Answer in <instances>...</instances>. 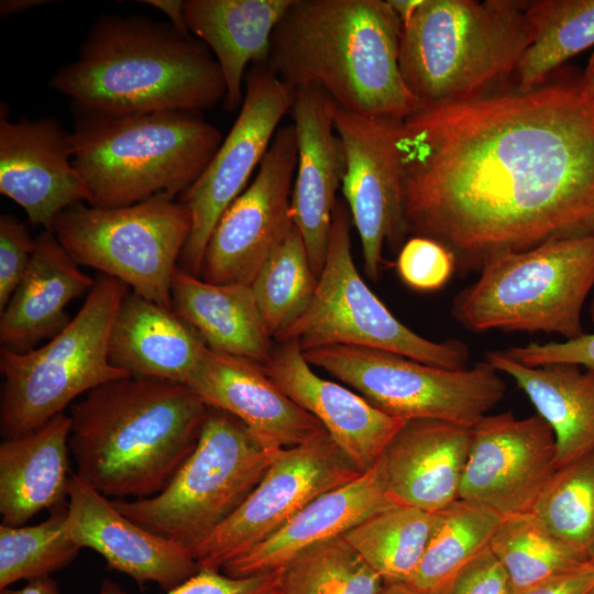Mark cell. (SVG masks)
I'll return each instance as SVG.
<instances>
[{
    "label": "cell",
    "mask_w": 594,
    "mask_h": 594,
    "mask_svg": "<svg viewBox=\"0 0 594 594\" xmlns=\"http://www.w3.org/2000/svg\"><path fill=\"white\" fill-rule=\"evenodd\" d=\"M397 145L407 231L447 246L460 275L594 235V97L579 79L420 106Z\"/></svg>",
    "instance_id": "cell-1"
},
{
    "label": "cell",
    "mask_w": 594,
    "mask_h": 594,
    "mask_svg": "<svg viewBox=\"0 0 594 594\" xmlns=\"http://www.w3.org/2000/svg\"><path fill=\"white\" fill-rule=\"evenodd\" d=\"M402 22L383 0H292L267 67L293 90L315 87L350 112L404 119L420 103L402 77Z\"/></svg>",
    "instance_id": "cell-2"
},
{
    "label": "cell",
    "mask_w": 594,
    "mask_h": 594,
    "mask_svg": "<svg viewBox=\"0 0 594 594\" xmlns=\"http://www.w3.org/2000/svg\"><path fill=\"white\" fill-rule=\"evenodd\" d=\"M208 410L182 383H105L70 407L75 474L108 498L156 495L195 449Z\"/></svg>",
    "instance_id": "cell-3"
},
{
    "label": "cell",
    "mask_w": 594,
    "mask_h": 594,
    "mask_svg": "<svg viewBox=\"0 0 594 594\" xmlns=\"http://www.w3.org/2000/svg\"><path fill=\"white\" fill-rule=\"evenodd\" d=\"M50 84L76 109L110 116L201 112L226 96L220 67L204 43L169 23L134 15L99 16L78 57Z\"/></svg>",
    "instance_id": "cell-4"
},
{
    "label": "cell",
    "mask_w": 594,
    "mask_h": 594,
    "mask_svg": "<svg viewBox=\"0 0 594 594\" xmlns=\"http://www.w3.org/2000/svg\"><path fill=\"white\" fill-rule=\"evenodd\" d=\"M222 135L201 112L123 116L75 108L73 163L97 208L180 198L204 173Z\"/></svg>",
    "instance_id": "cell-5"
},
{
    "label": "cell",
    "mask_w": 594,
    "mask_h": 594,
    "mask_svg": "<svg viewBox=\"0 0 594 594\" xmlns=\"http://www.w3.org/2000/svg\"><path fill=\"white\" fill-rule=\"evenodd\" d=\"M419 0L402 20L398 63L420 106L473 99L515 73L528 46L525 4Z\"/></svg>",
    "instance_id": "cell-6"
},
{
    "label": "cell",
    "mask_w": 594,
    "mask_h": 594,
    "mask_svg": "<svg viewBox=\"0 0 594 594\" xmlns=\"http://www.w3.org/2000/svg\"><path fill=\"white\" fill-rule=\"evenodd\" d=\"M459 292L452 316L472 332L584 333L582 310L594 287V235L549 241L490 258Z\"/></svg>",
    "instance_id": "cell-7"
},
{
    "label": "cell",
    "mask_w": 594,
    "mask_h": 594,
    "mask_svg": "<svg viewBox=\"0 0 594 594\" xmlns=\"http://www.w3.org/2000/svg\"><path fill=\"white\" fill-rule=\"evenodd\" d=\"M129 290L123 282L103 275L76 316L45 344L24 352L1 348L3 439L34 431L63 414L78 396L131 376L109 360L112 323Z\"/></svg>",
    "instance_id": "cell-8"
},
{
    "label": "cell",
    "mask_w": 594,
    "mask_h": 594,
    "mask_svg": "<svg viewBox=\"0 0 594 594\" xmlns=\"http://www.w3.org/2000/svg\"><path fill=\"white\" fill-rule=\"evenodd\" d=\"M278 451L232 415L209 407L195 449L162 492L112 502L134 522L193 553L243 504Z\"/></svg>",
    "instance_id": "cell-9"
},
{
    "label": "cell",
    "mask_w": 594,
    "mask_h": 594,
    "mask_svg": "<svg viewBox=\"0 0 594 594\" xmlns=\"http://www.w3.org/2000/svg\"><path fill=\"white\" fill-rule=\"evenodd\" d=\"M352 218L338 200L322 272L312 300L276 339L296 340L301 349L351 345L397 353L429 365L466 367L468 345L455 339H426L398 320L369 288L351 251Z\"/></svg>",
    "instance_id": "cell-10"
},
{
    "label": "cell",
    "mask_w": 594,
    "mask_h": 594,
    "mask_svg": "<svg viewBox=\"0 0 594 594\" xmlns=\"http://www.w3.org/2000/svg\"><path fill=\"white\" fill-rule=\"evenodd\" d=\"M316 365L352 387L385 414L473 427L504 397L505 381L486 360L444 369L363 346L329 345L304 351Z\"/></svg>",
    "instance_id": "cell-11"
},
{
    "label": "cell",
    "mask_w": 594,
    "mask_h": 594,
    "mask_svg": "<svg viewBox=\"0 0 594 594\" xmlns=\"http://www.w3.org/2000/svg\"><path fill=\"white\" fill-rule=\"evenodd\" d=\"M190 231L187 207L163 198L117 208L78 204L62 212L53 227L79 266L117 278L170 309L173 274Z\"/></svg>",
    "instance_id": "cell-12"
},
{
    "label": "cell",
    "mask_w": 594,
    "mask_h": 594,
    "mask_svg": "<svg viewBox=\"0 0 594 594\" xmlns=\"http://www.w3.org/2000/svg\"><path fill=\"white\" fill-rule=\"evenodd\" d=\"M362 473L326 430L279 450L243 504L195 548L198 568L221 571L280 530L315 498Z\"/></svg>",
    "instance_id": "cell-13"
},
{
    "label": "cell",
    "mask_w": 594,
    "mask_h": 594,
    "mask_svg": "<svg viewBox=\"0 0 594 594\" xmlns=\"http://www.w3.org/2000/svg\"><path fill=\"white\" fill-rule=\"evenodd\" d=\"M240 112L215 156L179 198L189 210L191 231L178 266L199 276L210 234L222 213L245 190L260 166L284 116L292 109L294 90L266 64L245 75Z\"/></svg>",
    "instance_id": "cell-14"
},
{
    "label": "cell",
    "mask_w": 594,
    "mask_h": 594,
    "mask_svg": "<svg viewBox=\"0 0 594 594\" xmlns=\"http://www.w3.org/2000/svg\"><path fill=\"white\" fill-rule=\"evenodd\" d=\"M297 143L293 124L279 127L252 183L215 226L200 278L251 285L294 227L290 216Z\"/></svg>",
    "instance_id": "cell-15"
},
{
    "label": "cell",
    "mask_w": 594,
    "mask_h": 594,
    "mask_svg": "<svg viewBox=\"0 0 594 594\" xmlns=\"http://www.w3.org/2000/svg\"><path fill=\"white\" fill-rule=\"evenodd\" d=\"M400 120L356 114L336 103L333 108L345 154L341 189L372 280L380 277L384 244L399 251L408 233L397 145Z\"/></svg>",
    "instance_id": "cell-16"
},
{
    "label": "cell",
    "mask_w": 594,
    "mask_h": 594,
    "mask_svg": "<svg viewBox=\"0 0 594 594\" xmlns=\"http://www.w3.org/2000/svg\"><path fill=\"white\" fill-rule=\"evenodd\" d=\"M557 470L556 438L539 415H486L472 428L459 498L502 517L529 513Z\"/></svg>",
    "instance_id": "cell-17"
},
{
    "label": "cell",
    "mask_w": 594,
    "mask_h": 594,
    "mask_svg": "<svg viewBox=\"0 0 594 594\" xmlns=\"http://www.w3.org/2000/svg\"><path fill=\"white\" fill-rule=\"evenodd\" d=\"M0 193L47 231L66 209L88 202L73 163L70 132L54 118L11 121L1 103Z\"/></svg>",
    "instance_id": "cell-18"
},
{
    "label": "cell",
    "mask_w": 594,
    "mask_h": 594,
    "mask_svg": "<svg viewBox=\"0 0 594 594\" xmlns=\"http://www.w3.org/2000/svg\"><path fill=\"white\" fill-rule=\"evenodd\" d=\"M65 528L74 543L96 551L108 569L141 587L156 583L168 591L199 570L188 548L134 522L76 474L69 480Z\"/></svg>",
    "instance_id": "cell-19"
},
{
    "label": "cell",
    "mask_w": 594,
    "mask_h": 594,
    "mask_svg": "<svg viewBox=\"0 0 594 594\" xmlns=\"http://www.w3.org/2000/svg\"><path fill=\"white\" fill-rule=\"evenodd\" d=\"M334 101L322 90H294L292 116L297 165L290 216L299 231L315 275L319 278L329 245L338 189L345 172V154L333 121Z\"/></svg>",
    "instance_id": "cell-20"
},
{
    "label": "cell",
    "mask_w": 594,
    "mask_h": 594,
    "mask_svg": "<svg viewBox=\"0 0 594 594\" xmlns=\"http://www.w3.org/2000/svg\"><path fill=\"white\" fill-rule=\"evenodd\" d=\"M262 367L292 400L322 425L361 472L378 461L405 424L362 395L316 374L296 340L282 341Z\"/></svg>",
    "instance_id": "cell-21"
},
{
    "label": "cell",
    "mask_w": 594,
    "mask_h": 594,
    "mask_svg": "<svg viewBox=\"0 0 594 594\" xmlns=\"http://www.w3.org/2000/svg\"><path fill=\"white\" fill-rule=\"evenodd\" d=\"M185 385L208 407L242 421L270 450L299 446L324 429L253 361L207 346Z\"/></svg>",
    "instance_id": "cell-22"
},
{
    "label": "cell",
    "mask_w": 594,
    "mask_h": 594,
    "mask_svg": "<svg viewBox=\"0 0 594 594\" xmlns=\"http://www.w3.org/2000/svg\"><path fill=\"white\" fill-rule=\"evenodd\" d=\"M472 428L437 419L405 421L380 458L391 502L437 513L459 499Z\"/></svg>",
    "instance_id": "cell-23"
},
{
    "label": "cell",
    "mask_w": 594,
    "mask_h": 594,
    "mask_svg": "<svg viewBox=\"0 0 594 594\" xmlns=\"http://www.w3.org/2000/svg\"><path fill=\"white\" fill-rule=\"evenodd\" d=\"M392 505L378 459L355 480L315 498L280 530L221 571L234 578L277 571L308 547L343 536Z\"/></svg>",
    "instance_id": "cell-24"
},
{
    "label": "cell",
    "mask_w": 594,
    "mask_h": 594,
    "mask_svg": "<svg viewBox=\"0 0 594 594\" xmlns=\"http://www.w3.org/2000/svg\"><path fill=\"white\" fill-rule=\"evenodd\" d=\"M95 283L79 270L54 232L42 230L24 276L1 310L2 348L24 352L56 336L70 321L67 306L89 293Z\"/></svg>",
    "instance_id": "cell-25"
},
{
    "label": "cell",
    "mask_w": 594,
    "mask_h": 594,
    "mask_svg": "<svg viewBox=\"0 0 594 594\" xmlns=\"http://www.w3.org/2000/svg\"><path fill=\"white\" fill-rule=\"evenodd\" d=\"M64 413L29 433L0 444L1 525L23 526L44 509L67 507L69 435Z\"/></svg>",
    "instance_id": "cell-26"
},
{
    "label": "cell",
    "mask_w": 594,
    "mask_h": 594,
    "mask_svg": "<svg viewBox=\"0 0 594 594\" xmlns=\"http://www.w3.org/2000/svg\"><path fill=\"white\" fill-rule=\"evenodd\" d=\"M206 349L173 309L130 289L112 323L109 360L131 376L185 384Z\"/></svg>",
    "instance_id": "cell-27"
},
{
    "label": "cell",
    "mask_w": 594,
    "mask_h": 594,
    "mask_svg": "<svg viewBox=\"0 0 594 594\" xmlns=\"http://www.w3.org/2000/svg\"><path fill=\"white\" fill-rule=\"evenodd\" d=\"M292 0H185L189 33L213 55L226 84L224 107L244 99L245 69L266 64L273 32Z\"/></svg>",
    "instance_id": "cell-28"
},
{
    "label": "cell",
    "mask_w": 594,
    "mask_h": 594,
    "mask_svg": "<svg viewBox=\"0 0 594 594\" xmlns=\"http://www.w3.org/2000/svg\"><path fill=\"white\" fill-rule=\"evenodd\" d=\"M173 310L215 351L264 365L271 354L267 331L250 285L213 284L176 267Z\"/></svg>",
    "instance_id": "cell-29"
},
{
    "label": "cell",
    "mask_w": 594,
    "mask_h": 594,
    "mask_svg": "<svg viewBox=\"0 0 594 594\" xmlns=\"http://www.w3.org/2000/svg\"><path fill=\"white\" fill-rule=\"evenodd\" d=\"M486 361L510 376L551 428L557 466L594 451V369L566 363L528 366L491 350Z\"/></svg>",
    "instance_id": "cell-30"
},
{
    "label": "cell",
    "mask_w": 594,
    "mask_h": 594,
    "mask_svg": "<svg viewBox=\"0 0 594 594\" xmlns=\"http://www.w3.org/2000/svg\"><path fill=\"white\" fill-rule=\"evenodd\" d=\"M529 43L516 69L518 89L543 85L571 57L594 45V0L527 2Z\"/></svg>",
    "instance_id": "cell-31"
},
{
    "label": "cell",
    "mask_w": 594,
    "mask_h": 594,
    "mask_svg": "<svg viewBox=\"0 0 594 594\" xmlns=\"http://www.w3.org/2000/svg\"><path fill=\"white\" fill-rule=\"evenodd\" d=\"M502 519L495 512L460 498L435 513L424 556L408 584L421 593L437 594L490 549Z\"/></svg>",
    "instance_id": "cell-32"
},
{
    "label": "cell",
    "mask_w": 594,
    "mask_h": 594,
    "mask_svg": "<svg viewBox=\"0 0 594 594\" xmlns=\"http://www.w3.org/2000/svg\"><path fill=\"white\" fill-rule=\"evenodd\" d=\"M433 520L435 513L392 505L343 537L385 583H408L421 561Z\"/></svg>",
    "instance_id": "cell-33"
},
{
    "label": "cell",
    "mask_w": 594,
    "mask_h": 594,
    "mask_svg": "<svg viewBox=\"0 0 594 594\" xmlns=\"http://www.w3.org/2000/svg\"><path fill=\"white\" fill-rule=\"evenodd\" d=\"M490 549L506 572L512 594L588 562L551 535L530 512L503 517Z\"/></svg>",
    "instance_id": "cell-34"
},
{
    "label": "cell",
    "mask_w": 594,
    "mask_h": 594,
    "mask_svg": "<svg viewBox=\"0 0 594 594\" xmlns=\"http://www.w3.org/2000/svg\"><path fill=\"white\" fill-rule=\"evenodd\" d=\"M530 513L590 561L594 554V451L559 468Z\"/></svg>",
    "instance_id": "cell-35"
},
{
    "label": "cell",
    "mask_w": 594,
    "mask_h": 594,
    "mask_svg": "<svg viewBox=\"0 0 594 594\" xmlns=\"http://www.w3.org/2000/svg\"><path fill=\"white\" fill-rule=\"evenodd\" d=\"M318 278L294 226L250 285L271 337L277 338L307 309Z\"/></svg>",
    "instance_id": "cell-36"
},
{
    "label": "cell",
    "mask_w": 594,
    "mask_h": 594,
    "mask_svg": "<svg viewBox=\"0 0 594 594\" xmlns=\"http://www.w3.org/2000/svg\"><path fill=\"white\" fill-rule=\"evenodd\" d=\"M280 570V594H380L385 582L344 539L299 552Z\"/></svg>",
    "instance_id": "cell-37"
},
{
    "label": "cell",
    "mask_w": 594,
    "mask_h": 594,
    "mask_svg": "<svg viewBox=\"0 0 594 594\" xmlns=\"http://www.w3.org/2000/svg\"><path fill=\"white\" fill-rule=\"evenodd\" d=\"M66 508L32 526L0 525V591L21 580L51 576L80 551L67 536Z\"/></svg>",
    "instance_id": "cell-38"
},
{
    "label": "cell",
    "mask_w": 594,
    "mask_h": 594,
    "mask_svg": "<svg viewBox=\"0 0 594 594\" xmlns=\"http://www.w3.org/2000/svg\"><path fill=\"white\" fill-rule=\"evenodd\" d=\"M396 268L402 280L410 288L431 292L450 279L455 272V260L442 243L414 235L399 250Z\"/></svg>",
    "instance_id": "cell-39"
},
{
    "label": "cell",
    "mask_w": 594,
    "mask_h": 594,
    "mask_svg": "<svg viewBox=\"0 0 594 594\" xmlns=\"http://www.w3.org/2000/svg\"><path fill=\"white\" fill-rule=\"evenodd\" d=\"M280 570L234 578L219 570L199 569L188 580L163 594H280ZM98 594H129L105 579Z\"/></svg>",
    "instance_id": "cell-40"
},
{
    "label": "cell",
    "mask_w": 594,
    "mask_h": 594,
    "mask_svg": "<svg viewBox=\"0 0 594 594\" xmlns=\"http://www.w3.org/2000/svg\"><path fill=\"white\" fill-rule=\"evenodd\" d=\"M35 248L28 227L14 216H0V311L15 292Z\"/></svg>",
    "instance_id": "cell-41"
},
{
    "label": "cell",
    "mask_w": 594,
    "mask_h": 594,
    "mask_svg": "<svg viewBox=\"0 0 594 594\" xmlns=\"http://www.w3.org/2000/svg\"><path fill=\"white\" fill-rule=\"evenodd\" d=\"M507 358L528 366L566 363L594 369V333L563 341L530 342L502 351Z\"/></svg>",
    "instance_id": "cell-42"
},
{
    "label": "cell",
    "mask_w": 594,
    "mask_h": 594,
    "mask_svg": "<svg viewBox=\"0 0 594 594\" xmlns=\"http://www.w3.org/2000/svg\"><path fill=\"white\" fill-rule=\"evenodd\" d=\"M437 594H512V588L505 570L488 549Z\"/></svg>",
    "instance_id": "cell-43"
},
{
    "label": "cell",
    "mask_w": 594,
    "mask_h": 594,
    "mask_svg": "<svg viewBox=\"0 0 594 594\" xmlns=\"http://www.w3.org/2000/svg\"><path fill=\"white\" fill-rule=\"evenodd\" d=\"M515 594H594V564L583 565Z\"/></svg>",
    "instance_id": "cell-44"
},
{
    "label": "cell",
    "mask_w": 594,
    "mask_h": 594,
    "mask_svg": "<svg viewBox=\"0 0 594 594\" xmlns=\"http://www.w3.org/2000/svg\"><path fill=\"white\" fill-rule=\"evenodd\" d=\"M141 2L163 12L168 19L169 24L180 33L191 35L185 22L183 0H145Z\"/></svg>",
    "instance_id": "cell-45"
},
{
    "label": "cell",
    "mask_w": 594,
    "mask_h": 594,
    "mask_svg": "<svg viewBox=\"0 0 594 594\" xmlns=\"http://www.w3.org/2000/svg\"><path fill=\"white\" fill-rule=\"evenodd\" d=\"M0 594H61L57 583L51 576H43L28 581V583L19 588H4Z\"/></svg>",
    "instance_id": "cell-46"
},
{
    "label": "cell",
    "mask_w": 594,
    "mask_h": 594,
    "mask_svg": "<svg viewBox=\"0 0 594 594\" xmlns=\"http://www.w3.org/2000/svg\"><path fill=\"white\" fill-rule=\"evenodd\" d=\"M47 2L46 0H1L0 16L1 19H6L13 14L46 4Z\"/></svg>",
    "instance_id": "cell-47"
},
{
    "label": "cell",
    "mask_w": 594,
    "mask_h": 594,
    "mask_svg": "<svg viewBox=\"0 0 594 594\" xmlns=\"http://www.w3.org/2000/svg\"><path fill=\"white\" fill-rule=\"evenodd\" d=\"M581 89L594 97V53L587 63L583 75L579 78Z\"/></svg>",
    "instance_id": "cell-48"
},
{
    "label": "cell",
    "mask_w": 594,
    "mask_h": 594,
    "mask_svg": "<svg viewBox=\"0 0 594 594\" xmlns=\"http://www.w3.org/2000/svg\"><path fill=\"white\" fill-rule=\"evenodd\" d=\"M380 594H425L413 586H410L408 583H385L383 590Z\"/></svg>",
    "instance_id": "cell-49"
},
{
    "label": "cell",
    "mask_w": 594,
    "mask_h": 594,
    "mask_svg": "<svg viewBox=\"0 0 594 594\" xmlns=\"http://www.w3.org/2000/svg\"><path fill=\"white\" fill-rule=\"evenodd\" d=\"M588 312H590L591 320L594 323V297L590 304Z\"/></svg>",
    "instance_id": "cell-50"
},
{
    "label": "cell",
    "mask_w": 594,
    "mask_h": 594,
    "mask_svg": "<svg viewBox=\"0 0 594 594\" xmlns=\"http://www.w3.org/2000/svg\"><path fill=\"white\" fill-rule=\"evenodd\" d=\"M590 561L594 564V554H593V557L591 558Z\"/></svg>",
    "instance_id": "cell-51"
}]
</instances>
